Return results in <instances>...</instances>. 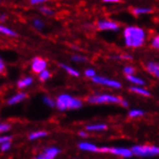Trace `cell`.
Wrapping results in <instances>:
<instances>
[{
	"instance_id": "1",
	"label": "cell",
	"mask_w": 159,
	"mask_h": 159,
	"mask_svg": "<svg viewBox=\"0 0 159 159\" xmlns=\"http://www.w3.org/2000/svg\"><path fill=\"white\" fill-rule=\"evenodd\" d=\"M125 44L129 48H139L141 46L146 39L145 31L140 27L129 26L125 29Z\"/></svg>"
},
{
	"instance_id": "2",
	"label": "cell",
	"mask_w": 159,
	"mask_h": 159,
	"mask_svg": "<svg viewBox=\"0 0 159 159\" xmlns=\"http://www.w3.org/2000/svg\"><path fill=\"white\" fill-rule=\"evenodd\" d=\"M82 106V102L75 98H72L67 93L60 95L56 99V107L60 111H65L67 109H78Z\"/></svg>"
},
{
	"instance_id": "3",
	"label": "cell",
	"mask_w": 159,
	"mask_h": 159,
	"mask_svg": "<svg viewBox=\"0 0 159 159\" xmlns=\"http://www.w3.org/2000/svg\"><path fill=\"white\" fill-rule=\"evenodd\" d=\"M133 154L138 156H155L159 154V147L156 146H134L132 148Z\"/></svg>"
},
{
	"instance_id": "4",
	"label": "cell",
	"mask_w": 159,
	"mask_h": 159,
	"mask_svg": "<svg viewBox=\"0 0 159 159\" xmlns=\"http://www.w3.org/2000/svg\"><path fill=\"white\" fill-rule=\"evenodd\" d=\"M88 101L91 103H120L121 99L115 96L110 95H99L93 96L88 98Z\"/></svg>"
},
{
	"instance_id": "5",
	"label": "cell",
	"mask_w": 159,
	"mask_h": 159,
	"mask_svg": "<svg viewBox=\"0 0 159 159\" xmlns=\"http://www.w3.org/2000/svg\"><path fill=\"white\" fill-rule=\"evenodd\" d=\"M99 152H109L115 155L123 156V157H131L133 152L131 149L128 148H107L102 147L99 148Z\"/></svg>"
},
{
	"instance_id": "6",
	"label": "cell",
	"mask_w": 159,
	"mask_h": 159,
	"mask_svg": "<svg viewBox=\"0 0 159 159\" xmlns=\"http://www.w3.org/2000/svg\"><path fill=\"white\" fill-rule=\"evenodd\" d=\"M93 81L97 83V84H100V85H105V86H109V87H112V88H116V89H120L121 87L120 83L116 81V80H111V79H108L106 77H103V76H93Z\"/></svg>"
},
{
	"instance_id": "7",
	"label": "cell",
	"mask_w": 159,
	"mask_h": 159,
	"mask_svg": "<svg viewBox=\"0 0 159 159\" xmlns=\"http://www.w3.org/2000/svg\"><path fill=\"white\" fill-rule=\"evenodd\" d=\"M46 67H48V63H46V61L44 59H43L41 57H35L31 61V70L35 73L39 74L41 71L45 70Z\"/></svg>"
},
{
	"instance_id": "8",
	"label": "cell",
	"mask_w": 159,
	"mask_h": 159,
	"mask_svg": "<svg viewBox=\"0 0 159 159\" xmlns=\"http://www.w3.org/2000/svg\"><path fill=\"white\" fill-rule=\"evenodd\" d=\"M59 152H60L59 148L55 147H49V148H44V151L37 156V158L38 159H53L59 154Z\"/></svg>"
},
{
	"instance_id": "9",
	"label": "cell",
	"mask_w": 159,
	"mask_h": 159,
	"mask_svg": "<svg viewBox=\"0 0 159 159\" xmlns=\"http://www.w3.org/2000/svg\"><path fill=\"white\" fill-rule=\"evenodd\" d=\"M26 98H27L26 93H24V92H18V93H15L14 96H12L10 98H8L7 104L10 105V106L16 105L18 103H20V102L24 101L26 99Z\"/></svg>"
},
{
	"instance_id": "10",
	"label": "cell",
	"mask_w": 159,
	"mask_h": 159,
	"mask_svg": "<svg viewBox=\"0 0 159 159\" xmlns=\"http://www.w3.org/2000/svg\"><path fill=\"white\" fill-rule=\"evenodd\" d=\"M98 28L99 30H113L118 31L119 30V25L114 21H109V20H99L98 22Z\"/></svg>"
},
{
	"instance_id": "11",
	"label": "cell",
	"mask_w": 159,
	"mask_h": 159,
	"mask_svg": "<svg viewBox=\"0 0 159 159\" xmlns=\"http://www.w3.org/2000/svg\"><path fill=\"white\" fill-rule=\"evenodd\" d=\"M33 77L32 76H25L20 80H17L16 82V87L18 89H20V90H23L25 88H28L29 86H31L32 84H33Z\"/></svg>"
},
{
	"instance_id": "12",
	"label": "cell",
	"mask_w": 159,
	"mask_h": 159,
	"mask_svg": "<svg viewBox=\"0 0 159 159\" xmlns=\"http://www.w3.org/2000/svg\"><path fill=\"white\" fill-rule=\"evenodd\" d=\"M0 34L7 36V37H11V38H16V37H17V33L15 30L3 24H0Z\"/></svg>"
},
{
	"instance_id": "13",
	"label": "cell",
	"mask_w": 159,
	"mask_h": 159,
	"mask_svg": "<svg viewBox=\"0 0 159 159\" xmlns=\"http://www.w3.org/2000/svg\"><path fill=\"white\" fill-rule=\"evenodd\" d=\"M79 148L83 149V151H87V152H99V148L93 144L87 143V142H82L78 145Z\"/></svg>"
},
{
	"instance_id": "14",
	"label": "cell",
	"mask_w": 159,
	"mask_h": 159,
	"mask_svg": "<svg viewBox=\"0 0 159 159\" xmlns=\"http://www.w3.org/2000/svg\"><path fill=\"white\" fill-rule=\"evenodd\" d=\"M147 69H148V70L151 72L152 74H153L154 76H156V77L159 78V64L151 62V63L148 64Z\"/></svg>"
},
{
	"instance_id": "15",
	"label": "cell",
	"mask_w": 159,
	"mask_h": 159,
	"mask_svg": "<svg viewBox=\"0 0 159 159\" xmlns=\"http://www.w3.org/2000/svg\"><path fill=\"white\" fill-rule=\"evenodd\" d=\"M46 135H48V132L43 131V130H39V131L31 132L29 135H28V139L31 140V141H34V140H38L43 137H45Z\"/></svg>"
},
{
	"instance_id": "16",
	"label": "cell",
	"mask_w": 159,
	"mask_h": 159,
	"mask_svg": "<svg viewBox=\"0 0 159 159\" xmlns=\"http://www.w3.org/2000/svg\"><path fill=\"white\" fill-rule=\"evenodd\" d=\"M61 68H63L69 74H70V75H72L74 77H78L79 76V72L76 70H74L73 68L70 67V66H67V65H65V64H61Z\"/></svg>"
},
{
	"instance_id": "17",
	"label": "cell",
	"mask_w": 159,
	"mask_h": 159,
	"mask_svg": "<svg viewBox=\"0 0 159 159\" xmlns=\"http://www.w3.org/2000/svg\"><path fill=\"white\" fill-rule=\"evenodd\" d=\"M130 91L138 93V95H141V96H145V97H149L151 93H149L147 90L143 89V88H139V87H130Z\"/></svg>"
},
{
	"instance_id": "18",
	"label": "cell",
	"mask_w": 159,
	"mask_h": 159,
	"mask_svg": "<svg viewBox=\"0 0 159 159\" xmlns=\"http://www.w3.org/2000/svg\"><path fill=\"white\" fill-rule=\"evenodd\" d=\"M87 130H90V131H97V130H104L107 128V125L104 124H97V125H88Z\"/></svg>"
},
{
	"instance_id": "19",
	"label": "cell",
	"mask_w": 159,
	"mask_h": 159,
	"mask_svg": "<svg viewBox=\"0 0 159 159\" xmlns=\"http://www.w3.org/2000/svg\"><path fill=\"white\" fill-rule=\"evenodd\" d=\"M126 76H127V80L133 84H136V85H145L144 80H142L140 77L134 76L133 74H131V75H126Z\"/></svg>"
},
{
	"instance_id": "20",
	"label": "cell",
	"mask_w": 159,
	"mask_h": 159,
	"mask_svg": "<svg viewBox=\"0 0 159 159\" xmlns=\"http://www.w3.org/2000/svg\"><path fill=\"white\" fill-rule=\"evenodd\" d=\"M50 76H51V74H50V72H49V70H43V71H41L40 73H39V79H40V81H42V82H44V81H46V80H48L49 78H50Z\"/></svg>"
},
{
	"instance_id": "21",
	"label": "cell",
	"mask_w": 159,
	"mask_h": 159,
	"mask_svg": "<svg viewBox=\"0 0 159 159\" xmlns=\"http://www.w3.org/2000/svg\"><path fill=\"white\" fill-rule=\"evenodd\" d=\"M43 103L46 105V106H48V107H54L56 106V101H54L51 98L48 97V96H44L43 98Z\"/></svg>"
},
{
	"instance_id": "22",
	"label": "cell",
	"mask_w": 159,
	"mask_h": 159,
	"mask_svg": "<svg viewBox=\"0 0 159 159\" xmlns=\"http://www.w3.org/2000/svg\"><path fill=\"white\" fill-rule=\"evenodd\" d=\"M11 141H12V140H10V141H6V142H4V143H2L1 145H0V151H1L2 152H7L8 151H10L11 147H12Z\"/></svg>"
},
{
	"instance_id": "23",
	"label": "cell",
	"mask_w": 159,
	"mask_h": 159,
	"mask_svg": "<svg viewBox=\"0 0 159 159\" xmlns=\"http://www.w3.org/2000/svg\"><path fill=\"white\" fill-rule=\"evenodd\" d=\"M33 26L36 28L37 30H42L44 27V23L43 20H39V18H35V20H33Z\"/></svg>"
},
{
	"instance_id": "24",
	"label": "cell",
	"mask_w": 159,
	"mask_h": 159,
	"mask_svg": "<svg viewBox=\"0 0 159 159\" xmlns=\"http://www.w3.org/2000/svg\"><path fill=\"white\" fill-rule=\"evenodd\" d=\"M145 114V112L142 111V110H139V109H136V110H131L129 112V117L131 118H136V117H141Z\"/></svg>"
},
{
	"instance_id": "25",
	"label": "cell",
	"mask_w": 159,
	"mask_h": 159,
	"mask_svg": "<svg viewBox=\"0 0 159 159\" xmlns=\"http://www.w3.org/2000/svg\"><path fill=\"white\" fill-rule=\"evenodd\" d=\"M152 10L149 8H135L133 10V13L135 15H141V14H147V13H151Z\"/></svg>"
},
{
	"instance_id": "26",
	"label": "cell",
	"mask_w": 159,
	"mask_h": 159,
	"mask_svg": "<svg viewBox=\"0 0 159 159\" xmlns=\"http://www.w3.org/2000/svg\"><path fill=\"white\" fill-rule=\"evenodd\" d=\"M12 128L11 125L6 124V123H0V133H5L10 131Z\"/></svg>"
},
{
	"instance_id": "27",
	"label": "cell",
	"mask_w": 159,
	"mask_h": 159,
	"mask_svg": "<svg viewBox=\"0 0 159 159\" xmlns=\"http://www.w3.org/2000/svg\"><path fill=\"white\" fill-rule=\"evenodd\" d=\"M40 12L42 14L45 15V16H52L54 14V11L52 10L51 8H49V7H44V6L40 8Z\"/></svg>"
},
{
	"instance_id": "28",
	"label": "cell",
	"mask_w": 159,
	"mask_h": 159,
	"mask_svg": "<svg viewBox=\"0 0 159 159\" xmlns=\"http://www.w3.org/2000/svg\"><path fill=\"white\" fill-rule=\"evenodd\" d=\"M85 75L87 77H91L93 78V76L96 75V72H95V70H93V69H88L85 70Z\"/></svg>"
},
{
	"instance_id": "29",
	"label": "cell",
	"mask_w": 159,
	"mask_h": 159,
	"mask_svg": "<svg viewBox=\"0 0 159 159\" xmlns=\"http://www.w3.org/2000/svg\"><path fill=\"white\" fill-rule=\"evenodd\" d=\"M12 140V136L10 135H0V145L6 141H10Z\"/></svg>"
},
{
	"instance_id": "30",
	"label": "cell",
	"mask_w": 159,
	"mask_h": 159,
	"mask_svg": "<svg viewBox=\"0 0 159 159\" xmlns=\"http://www.w3.org/2000/svg\"><path fill=\"white\" fill-rule=\"evenodd\" d=\"M124 72L126 74V75H131V74L134 73V69L132 67H125L124 69Z\"/></svg>"
},
{
	"instance_id": "31",
	"label": "cell",
	"mask_w": 159,
	"mask_h": 159,
	"mask_svg": "<svg viewBox=\"0 0 159 159\" xmlns=\"http://www.w3.org/2000/svg\"><path fill=\"white\" fill-rule=\"evenodd\" d=\"M152 45L153 46L154 48L159 49V36L154 37V39L152 40Z\"/></svg>"
},
{
	"instance_id": "32",
	"label": "cell",
	"mask_w": 159,
	"mask_h": 159,
	"mask_svg": "<svg viewBox=\"0 0 159 159\" xmlns=\"http://www.w3.org/2000/svg\"><path fill=\"white\" fill-rule=\"evenodd\" d=\"M74 62H85L86 61V58L82 57V56H78V55H74L72 56L71 58Z\"/></svg>"
},
{
	"instance_id": "33",
	"label": "cell",
	"mask_w": 159,
	"mask_h": 159,
	"mask_svg": "<svg viewBox=\"0 0 159 159\" xmlns=\"http://www.w3.org/2000/svg\"><path fill=\"white\" fill-rule=\"evenodd\" d=\"M6 70V65L3 61V59L0 57V73H3Z\"/></svg>"
},
{
	"instance_id": "34",
	"label": "cell",
	"mask_w": 159,
	"mask_h": 159,
	"mask_svg": "<svg viewBox=\"0 0 159 159\" xmlns=\"http://www.w3.org/2000/svg\"><path fill=\"white\" fill-rule=\"evenodd\" d=\"M46 1H48V0H30V3L32 5H40V4H43Z\"/></svg>"
},
{
	"instance_id": "35",
	"label": "cell",
	"mask_w": 159,
	"mask_h": 159,
	"mask_svg": "<svg viewBox=\"0 0 159 159\" xmlns=\"http://www.w3.org/2000/svg\"><path fill=\"white\" fill-rule=\"evenodd\" d=\"M7 20V16L6 15H0V22L1 23H3V22H5Z\"/></svg>"
},
{
	"instance_id": "36",
	"label": "cell",
	"mask_w": 159,
	"mask_h": 159,
	"mask_svg": "<svg viewBox=\"0 0 159 159\" xmlns=\"http://www.w3.org/2000/svg\"><path fill=\"white\" fill-rule=\"evenodd\" d=\"M120 58L121 59H129V60H131L132 59V57H131V56H130V55H121L120 56Z\"/></svg>"
},
{
	"instance_id": "37",
	"label": "cell",
	"mask_w": 159,
	"mask_h": 159,
	"mask_svg": "<svg viewBox=\"0 0 159 159\" xmlns=\"http://www.w3.org/2000/svg\"><path fill=\"white\" fill-rule=\"evenodd\" d=\"M120 104L123 105V106H125V107H127V106H128V102H127V101H125V100H124V99H121Z\"/></svg>"
},
{
	"instance_id": "38",
	"label": "cell",
	"mask_w": 159,
	"mask_h": 159,
	"mask_svg": "<svg viewBox=\"0 0 159 159\" xmlns=\"http://www.w3.org/2000/svg\"><path fill=\"white\" fill-rule=\"evenodd\" d=\"M103 1L108 3H116V2H120V0H103Z\"/></svg>"
},
{
	"instance_id": "39",
	"label": "cell",
	"mask_w": 159,
	"mask_h": 159,
	"mask_svg": "<svg viewBox=\"0 0 159 159\" xmlns=\"http://www.w3.org/2000/svg\"><path fill=\"white\" fill-rule=\"evenodd\" d=\"M79 135H80L81 137H87V133H86V132H84V131H80V132H79Z\"/></svg>"
},
{
	"instance_id": "40",
	"label": "cell",
	"mask_w": 159,
	"mask_h": 159,
	"mask_svg": "<svg viewBox=\"0 0 159 159\" xmlns=\"http://www.w3.org/2000/svg\"><path fill=\"white\" fill-rule=\"evenodd\" d=\"M0 2H1V0H0Z\"/></svg>"
}]
</instances>
